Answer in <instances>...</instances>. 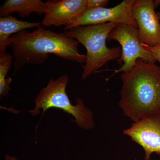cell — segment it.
I'll use <instances>...</instances> for the list:
<instances>
[{
	"mask_svg": "<svg viewBox=\"0 0 160 160\" xmlns=\"http://www.w3.org/2000/svg\"><path fill=\"white\" fill-rule=\"evenodd\" d=\"M78 42L64 33H56L39 26L32 31L27 30L18 32L10 38L14 72L26 65L43 64L49 54H53L63 59L79 63H86V55L81 54Z\"/></svg>",
	"mask_w": 160,
	"mask_h": 160,
	"instance_id": "6da1fadb",
	"label": "cell"
},
{
	"mask_svg": "<svg viewBox=\"0 0 160 160\" xmlns=\"http://www.w3.org/2000/svg\"><path fill=\"white\" fill-rule=\"evenodd\" d=\"M121 79L119 105L125 116L136 122L160 113V66L139 58Z\"/></svg>",
	"mask_w": 160,
	"mask_h": 160,
	"instance_id": "7a4b0ae2",
	"label": "cell"
},
{
	"mask_svg": "<svg viewBox=\"0 0 160 160\" xmlns=\"http://www.w3.org/2000/svg\"><path fill=\"white\" fill-rule=\"evenodd\" d=\"M117 25L115 23H107L78 26L65 31L64 34L77 41L87 50L82 80L86 79L109 61L121 56V47L109 48L106 44L109 33Z\"/></svg>",
	"mask_w": 160,
	"mask_h": 160,
	"instance_id": "3957f363",
	"label": "cell"
},
{
	"mask_svg": "<svg viewBox=\"0 0 160 160\" xmlns=\"http://www.w3.org/2000/svg\"><path fill=\"white\" fill-rule=\"evenodd\" d=\"M69 81L67 75H63L57 79H51L36 98L35 107L30 110V113L35 116L40 113L41 109L43 110V114L50 108L62 109L72 116L74 122L80 128L91 129L95 125L93 113L78 98L76 99L75 105L71 104L66 92Z\"/></svg>",
	"mask_w": 160,
	"mask_h": 160,
	"instance_id": "277c9868",
	"label": "cell"
},
{
	"mask_svg": "<svg viewBox=\"0 0 160 160\" xmlns=\"http://www.w3.org/2000/svg\"><path fill=\"white\" fill-rule=\"evenodd\" d=\"M111 40L117 41L122 46L121 59L124 64L116 72L131 70L139 58L149 62H156L151 52L142 45L138 28L126 24H117L108 36L107 41Z\"/></svg>",
	"mask_w": 160,
	"mask_h": 160,
	"instance_id": "5b68a950",
	"label": "cell"
},
{
	"mask_svg": "<svg viewBox=\"0 0 160 160\" xmlns=\"http://www.w3.org/2000/svg\"><path fill=\"white\" fill-rule=\"evenodd\" d=\"M135 0H124L112 8L106 7L87 9L76 22L67 30L81 26L100 25L107 23L124 24L138 28L132 14Z\"/></svg>",
	"mask_w": 160,
	"mask_h": 160,
	"instance_id": "8992f818",
	"label": "cell"
},
{
	"mask_svg": "<svg viewBox=\"0 0 160 160\" xmlns=\"http://www.w3.org/2000/svg\"><path fill=\"white\" fill-rule=\"evenodd\" d=\"M152 0H135L132 14L137 23L141 43L149 47L160 43V22Z\"/></svg>",
	"mask_w": 160,
	"mask_h": 160,
	"instance_id": "52a82bcc",
	"label": "cell"
},
{
	"mask_svg": "<svg viewBox=\"0 0 160 160\" xmlns=\"http://www.w3.org/2000/svg\"><path fill=\"white\" fill-rule=\"evenodd\" d=\"M87 0H49L42 21L45 27L65 26V30L74 24L87 9Z\"/></svg>",
	"mask_w": 160,
	"mask_h": 160,
	"instance_id": "ba28073f",
	"label": "cell"
},
{
	"mask_svg": "<svg viewBox=\"0 0 160 160\" xmlns=\"http://www.w3.org/2000/svg\"><path fill=\"white\" fill-rule=\"evenodd\" d=\"M123 133L142 147L145 160H149L152 153L160 154V113L133 123Z\"/></svg>",
	"mask_w": 160,
	"mask_h": 160,
	"instance_id": "9c48e42d",
	"label": "cell"
},
{
	"mask_svg": "<svg viewBox=\"0 0 160 160\" xmlns=\"http://www.w3.org/2000/svg\"><path fill=\"white\" fill-rule=\"evenodd\" d=\"M42 26L41 22H31L21 21L12 16L0 17V53L6 52L9 40L13 35L32 28Z\"/></svg>",
	"mask_w": 160,
	"mask_h": 160,
	"instance_id": "30bf717a",
	"label": "cell"
},
{
	"mask_svg": "<svg viewBox=\"0 0 160 160\" xmlns=\"http://www.w3.org/2000/svg\"><path fill=\"white\" fill-rule=\"evenodd\" d=\"M46 3L41 0H6L0 8L1 17L16 12L20 17L29 16L33 12L45 14Z\"/></svg>",
	"mask_w": 160,
	"mask_h": 160,
	"instance_id": "8fae6325",
	"label": "cell"
},
{
	"mask_svg": "<svg viewBox=\"0 0 160 160\" xmlns=\"http://www.w3.org/2000/svg\"><path fill=\"white\" fill-rule=\"evenodd\" d=\"M12 56L10 54L0 53V95L6 96L9 93L11 78H6L12 64Z\"/></svg>",
	"mask_w": 160,
	"mask_h": 160,
	"instance_id": "7c38bea8",
	"label": "cell"
},
{
	"mask_svg": "<svg viewBox=\"0 0 160 160\" xmlns=\"http://www.w3.org/2000/svg\"><path fill=\"white\" fill-rule=\"evenodd\" d=\"M109 2L108 0H87V9L105 7Z\"/></svg>",
	"mask_w": 160,
	"mask_h": 160,
	"instance_id": "4fadbf2b",
	"label": "cell"
},
{
	"mask_svg": "<svg viewBox=\"0 0 160 160\" xmlns=\"http://www.w3.org/2000/svg\"><path fill=\"white\" fill-rule=\"evenodd\" d=\"M142 45L146 49L150 51L154 57L155 59L156 60V61H158L160 63V44H158L157 46H154V47H149V46H146L143 43H142Z\"/></svg>",
	"mask_w": 160,
	"mask_h": 160,
	"instance_id": "5bb4252c",
	"label": "cell"
},
{
	"mask_svg": "<svg viewBox=\"0 0 160 160\" xmlns=\"http://www.w3.org/2000/svg\"><path fill=\"white\" fill-rule=\"evenodd\" d=\"M5 160H18L15 157L10 156L9 155H6L5 158Z\"/></svg>",
	"mask_w": 160,
	"mask_h": 160,
	"instance_id": "9a60e30c",
	"label": "cell"
},
{
	"mask_svg": "<svg viewBox=\"0 0 160 160\" xmlns=\"http://www.w3.org/2000/svg\"><path fill=\"white\" fill-rule=\"evenodd\" d=\"M157 12V14L158 16V17L160 21V12Z\"/></svg>",
	"mask_w": 160,
	"mask_h": 160,
	"instance_id": "2e32d148",
	"label": "cell"
}]
</instances>
